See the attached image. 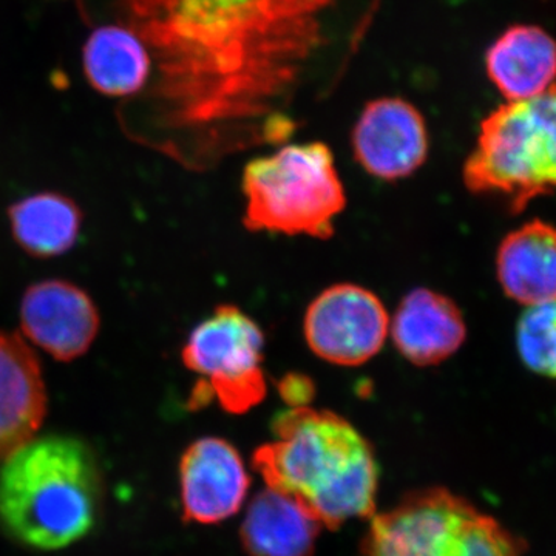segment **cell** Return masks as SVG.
I'll return each instance as SVG.
<instances>
[{
	"mask_svg": "<svg viewBox=\"0 0 556 556\" xmlns=\"http://www.w3.org/2000/svg\"><path fill=\"white\" fill-rule=\"evenodd\" d=\"M321 527L294 497L266 486L249 503L241 544L249 556H313Z\"/></svg>",
	"mask_w": 556,
	"mask_h": 556,
	"instance_id": "cell-16",
	"label": "cell"
},
{
	"mask_svg": "<svg viewBox=\"0 0 556 556\" xmlns=\"http://www.w3.org/2000/svg\"><path fill=\"white\" fill-rule=\"evenodd\" d=\"M280 396L289 407H305L314 396V383L303 375H288L278 383Z\"/></svg>",
	"mask_w": 556,
	"mask_h": 556,
	"instance_id": "cell-20",
	"label": "cell"
},
{
	"mask_svg": "<svg viewBox=\"0 0 556 556\" xmlns=\"http://www.w3.org/2000/svg\"><path fill=\"white\" fill-rule=\"evenodd\" d=\"M274 439L252 455L266 486L294 497L321 526L338 530L376 514L379 466L367 438L329 409L289 407Z\"/></svg>",
	"mask_w": 556,
	"mask_h": 556,
	"instance_id": "cell-2",
	"label": "cell"
},
{
	"mask_svg": "<svg viewBox=\"0 0 556 556\" xmlns=\"http://www.w3.org/2000/svg\"><path fill=\"white\" fill-rule=\"evenodd\" d=\"M496 277L526 308L556 300V226L532 219L508 232L497 248Z\"/></svg>",
	"mask_w": 556,
	"mask_h": 556,
	"instance_id": "cell-14",
	"label": "cell"
},
{
	"mask_svg": "<svg viewBox=\"0 0 556 556\" xmlns=\"http://www.w3.org/2000/svg\"><path fill=\"white\" fill-rule=\"evenodd\" d=\"M14 240L38 258L68 252L78 241L83 214L75 201L56 192H42L14 203L9 211Z\"/></svg>",
	"mask_w": 556,
	"mask_h": 556,
	"instance_id": "cell-18",
	"label": "cell"
},
{
	"mask_svg": "<svg viewBox=\"0 0 556 556\" xmlns=\"http://www.w3.org/2000/svg\"><path fill=\"white\" fill-rule=\"evenodd\" d=\"M152 58V148L203 170L281 146L327 100L379 0H119Z\"/></svg>",
	"mask_w": 556,
	"mask_h": 556,
	"instance_id": "cell-1",
	"label": "cell"
},
{
	"mask_svg": "<svg viewBox=\"0 0 556 556\" xmlns=\"http://www.w3.org/2000/svg\"><path fill=\"white\" fill-rule=\"evenodd\" d=\"M46 413L38 358L20 336L0 329V460L36 438Z\"/></svg>",
	"mask_w": 556,
	"mask_h": 556,
	"instance_id": "cell-13",
	"label": "cell"
},
{
	"mask_svg": "<svg viewBox=\"0 0 556 556\" xmlns=\"http://www.w3.org/2000/svg\"><path fill=\"white\" fill-rule=\"evenodd\" d=\"M463 177L470 192L501 200L511 212L556 195V86L486 115Z\"/></svg>",
	"mask_w": 556,
	"mask_h": 556,
	"instance_id": "cell-4",
	"label": "cell"
},
{
	"mask_svg": "<svg viewBox=\"0 0 556 556\" xmlns=\"http://www.w3.org/2000/svg\"><path fill=\"white\" fill-rule=\"evenodd\" d=\"M527 543L467 497L427 486L369 518L358 556H525Z\"/></svg>",
	"mask_w": 556,
	"mask_h": 556,
	"instance_id": "cell-6",
	"label": "cell"
},
{
	"mask_svg": "<svg viewBox=\"0 0 556 556\" xmlns=\"http://www.w3.org/2000/svg\"><path fill=\"white\" fill-rule=\"evenodd\" d=\"M25 338L61 362L87 353L100 329V314L86 291L65 280H46L25 291L21 302Z\"/></svg>",
	"mask_w": 556,
	"mask_h": 556,
	"instance_id": "cell-11",
	"label": "cell"
},
{
	"mask_svg": "<svg viewBox=\"0 0 556 556\" xmlns=\"http://www.w3.org/2000/svg\"><path fill=\"white\" fill-rule=\"evenodd\" d=\"M83 65L90 86L105 97H131L152 78L148 46L129 25H105L91 33Z\"/></svg>",
	"mask_w": 556,
	"mask_h": 556,
	"instance_id": "cell-17",
	"label": "cell"
},
{
	"mask_svg": "<svg viewBox=\"0 0 556 556\" xmlns=\"http://www.w3.org/2000/svg\"><path fill=\"white\" fill-rule=\"evenodd\" d=\"M390 334L399 353L413 365L434 367L466 342V318L447 295L417 288L397 306Z\"/></svg>",
	"mask_w": 556,
	"mask_h": 556,
	"instance_id": "cell-12",
	"label": "cell"
},
{
	"mask_svg": "<svg viewBox=\"0 0 556 556\" xmlns=\"http://www.w3.org/2000/svg\"><path fill=\"white\" fill-rule=\"evenodd\" d=\"M244 226L252 232L329 239L346 204L334 155L324 142L283 144L244 167Z\"/></svg>",
	"mask_w": 556,
	"mask_h": 556,
	"instance_id": "cell-5",
	"label": "cell"
},
{
	"mask_svg": "<svg viewBox=\"0 0 556 556\" xmlns=\"http://www.w3.org/2000/svg\"><path fill=\"white\" fill-rule=\"evenodd\" d=\"M303 334L316 356L340 367H358L382 350L390 316L369 289L334 285L311 302Z\"/></svg>",
	"mask_w": 556,
	"mask_h": 556,
	"instance_id": "cell-8",
	"label": "cell"
},
{
	"mask_svg": "<svg viewBox=\"0 0 556 556\" xmlns=\"http://www.w3.org/2000/svg\"><path fill=\"white\" fill-rule=\"evenodd\" d=\"M104 479L89 445L72 437L33 438L0 467V527L17 543L60 551L100 518Z\"/></svg>",
	"mask_w": 556,
	"mask_h": 556,
	"instance_id": "cell-3",
	"label": "cell"
},
{
	"mask_svg": "<svg viewBox=\"0 0 556 556\" xmlns=\"http://www.w3.org/2000/svg\"><path fill=\"white\" fill-rule=\"evenodd\" d=\"M265 336L257 321L233 305H222L190 332L182 362L200 376L190 407L217 399L229 413L257 407L268 393L263 372Z\"/></svg>",
	"mask_w": 556,
	"mask_h": 556,
	"instance_id": "cell-7",
	"label": "cell"
},
{
	"mask_svg": "<svg viewBox=\"0 0 556 556\" xmlns=\"http://www.w3.org/2000/svg\"><path fill=\"white\" fill-rule=\"evenodd\" d=\"M354 156L372 177L396 181L415 174L428 156L427 123L412 102L386 97L362 110L353 135Z\"/></svg>",
	"mask_w": 556,
	"mask_h": 556,
	"instance_id": "cell-9",
	"label": "cell"
},
{
	"mask_svg": "<svg viewBox=\"0 0 556 556\" xmlns=\"http://www.w3.org/2000/svg\"><path fill=\"white\" fill-rule=\"evenodd\" d=\"M251 477L239 450L222 438H201L179 460L182 518L197 525H218L239 514Z\"/></svg>",
	"mask_w": 556,
	"mask_h": 556,
	"instance_id": "cell-10",
	"label": "cell"
},
{
	"mask_svg": "<svg viewBox=\"0 0 556 556\" xmlns=\"http://www.w3.org/2000/svg\"><path fill=\"white\" fill-rule=\"evenodd\" d=\"M517 350L527 369L556 379V300L526 308L517 325Z\"/></svg>",
	"mask_w": 556,
	"mask_h": 556,
	"instance_id": "cell-19",
	"label": "cell"
},
{
	"mask_svg": "<svg viewBox=\"0 0 556 556\" xmlns=\"http://www.w3.org/2000/svg\"><path fill=\"white\" fill-rule=\"evenodd\" d=\"M485 70L507 101L540 97L556 86V40L535 25H515L486 51Z\"/></svg>",
	"mask_w": 556,
	"mask_h": 556,
	"instance_id": "cell-15",
	"label": "cell"
}]
</instances>
